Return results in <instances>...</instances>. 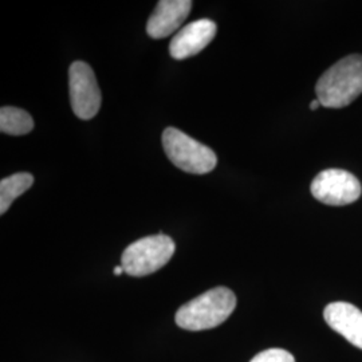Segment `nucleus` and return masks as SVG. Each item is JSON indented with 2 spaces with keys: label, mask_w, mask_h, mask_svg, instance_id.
<instances>
[{
  "label": "nucleus",
  "mask_w": 362,
  "mask_h": 362,
  "mask_svg": "<svg viewBox=\"0 0 362 362\" xmlns=\"http://www.w3.org/2000/svg\"><path fill=\"white\" fill-rule=\"evenodd\" d=\"M321 106L339 109L351 104L362 93V57L353 54L326 70L315 85Z\"/></svg>",
  "instance_id": "f257e3e1"
},
{
  "label": "nucleus",
  "mask_w": 362,
  "mask_h": 362,
  "mask_svg": "<svg viewBox=\"0 0 362 362\" xmlns=\"http://www.w3.org/2000/svg\"><path fill=\"white\" fill-rule=\"evenodd\" d=\"M236 308V297L227 287H215L182 305L176 313V324L184 330L202 332L227 321Z\"/></svg>",
  "instance_id": "f03ea898"
},
{
  "label": "nucleus",
  "mask_w": 362,
  "mask_h": 362,
  "mask_svg": "<svg viewBox=\"0 0 362 362\" xmlns=\"http://www.w3.org/2000/svg\"><path fill=\"white\" fill-rule=\"evenodd\" d=\"M163 146L169 161L187 173L206 175L218 164V157L211 148L176 128L164 130Z\"/></svg>",
  "instance_id": "7ed1b4c3"
},
{
  "label": "nucleus",
  "mask_w": 362,
  "mask_h": 362,
  "mask_svg": "<svg viewBox=\"0 0 362 362\" xmlns=\"http://www.w3.org/2000/svg\"><path fill=\"white\" fill-rule=\"evenodd\" d=\"M175 242L164 233L133 242L121 257V266L130 276H146L163 269L175 254Z\"/></svg>",
  "instance_id": "20e7f679"
},
{
  "label": "nucleus",
  "mask_w": 362,
  "mask_h": 362,
  "mask_svg": "<svg viewBox=\"0 0 362 362\" xmlns=\"http://www.w3.org/2000/svg\"><path fill=\"white\" fill-rule=\"evenodd\" d=\"M311 194L327 206H348L360 199L361 182L344 169H326L311 182Z\"/></svg>",
  "instance_id": "39448f33"
},
{
  "label": "nucleus",
  "mask_w": 362,
  "mask_h": 362,
  "mask_svg": "<svg viewBox=\"0 0 362 362\" xmlns=\"http://www.w3.org/2000/svg\"><path fill=\"white\" fill-rule=\"evenodd\" d=\"M70 103L74 115L81 119H91L100 112L103 95L90 66L77 61L69 69Z\"/></svg>",
  "instance_id": "423d86ee"
},
{
  "label": "nucleus",
  "mask_w": 362,
  "mask_h": 362,
  "mask_svg": "<svg viewBox=\"0 0 362 362\" xmlns=\"http://www.w3.org/2000/svg\"><path fill=\"white\" fill-rule=\"evenodd\" d=\"M218 26L211 19H199L180 28L170 40L169 54L182 61L203 52L216 35Z\"/></svg>",
  "instance_id": "0eeeda50"
},
{
  "label": "nucleus",
  "mask_w": 362,
  "mask_h": 362,
  "mask_svg": "<svg viewBox=\"0 0 362 362\" xmlns=\"http://www.w3.org/2000/svg\"><path fill=\"white\" fill-rule=\"evenodd\" d=\"M192 8L191 0H161L151 15L146 33L151 38H167L176 33Z\"/></svg>",
  "instance_id": "6e6552de"
},
{
  "label": "nucleus",
  "mask_w": 362,
  "mask_h": 362,
  "mask_svg": "<svg viewBox=\"0 0 362 362\" xmlns=\"http://www.w3.org/2000/svg\"><path fill=\"white\" fill-rule=\"evenodd\" d=\"M325 321L334 332L362 349V311L348 302H333L325 308Z\"/></svg>",
  "instance_id": "1a4fd4ad"
},
{
  "label": "nucleus",
  "mask_w": 362,
  "mask_h": 362,
  "mask_svg": "<svg viewBox=\"0 0 362 362\" xmlns=\"http://www.w3.org/2000/svg\"><path fill=\"white\" fill-rule=\"evenodd\" d=\"M33 184L34 177L30 173H15L0 181V214L4 215L15 199L27 192Z\"/></svg>",
  "instance_id": "9d476101"
},
{
  "label": "nucleus",
  "mask_w": 362,
  "mask_h": 362,
  "mask_svg": "<svg viewBox=\"0 0 362 362\" xmlns=\"http://www.w3.org/2000/svg\"><path fill=\"white\" fill-rule=\"evenodd\" d=\"M34 129V119L26 110L3 106L0 109V130L11 136H23Z\"/></svg>",
  "instance_id": "9b49d317"
},
{
  "label": "nucleus",
  "mask_w": 362,
  "mask_h": 362,
  "mask_svg": "<svg viewBox=\"0 0 362 362\" xmlns=\"http://www.w3.org/2000/svg\"><path fill=\"white\" fill-rule=\"evenodd\" d=\"M250 362H296V358L285 349H267L260 351Z\"/></svg>",
  "instance_id": "f8f14e48"
},
{
  "label": "nucleus",
  "mask_w": 362,
  "mask_h": 362,
  "mask_svg": "<svg viewBox=\"0 0 362 362\" xmlns=\"http://www.w3.org/2000/svg\"><path fill=\"white\" fill-rule=\"evenodd\" d=\"M320 106H321V104H320V101H318V100H314V101H311L310 103L311 110H315V109H318Z\"/></svg>",
  "instance_id": "ddd939ff"
},
{
  "label": "nucleus",
  "mask_w": 362,
  "mask_h": 362,
  "mask_svg": "<svg viewBox=\"0 0 362 362\" xmlns=\"http://www.w3.org/2000/svg\"><path fill=\"white\" fill-rule=\"evenodd\" d=\"M122 272H124V267H122V266H117V267H115V275H117V276H119Z\"/></svg>",
  "instance_id": "4468645a"
}]
</instances>
